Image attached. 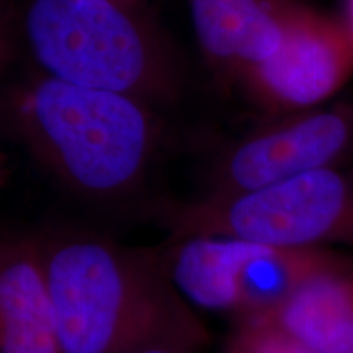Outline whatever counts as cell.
<instances>
[{
    "label": "cell",
    "mask_w": 353,
    "mask_h": 353,
    "mask_svg": "<svg viewBox=\"0 0 353 353\" xmlns=\"http://www.w3.org/2000/svg\"><path fill=\"white\" fill-rule=\"evenodd\" d=\"M59 353L205 345L203 322L154 255L82 231L38 236Z\"/></svg>",
    "instance_id": "1"
},
{
    "label": "cell",
    "mask_w": 353,
    "mask_h": 353,
    "mask_svg": "<svg viewBox=\"0 0 353 353\" xmlns=\"http://www.w3.org/2000/svg\"><path fill=\"white\" fill-rule=\"evenodd\" d=\"M7 118L44 169L77 195L100 201L143 182L161 139L156 108L44 74L13 94Z\"/></svg>",
    "instance_id": "2"
},
{
    "label": "cell",
    "mask_w": 353,
    "mask_h": 353,
    "mask_svg": "<svg viewBox=\"0 0 353 353\" xmlns=\"http://www.w3.org/2000/svg\"><path fill=\"white\" fill-rule=\"evenodd\" d=\"M21 32L41 74L72 85L175 103L185 65L139 0H30Z\"/></svg>",
    "instance_id": "3"
},
{
    "label": "cell",
    "mask_w": 353,
    "mask_h": 353,
    "mask_svg": "<svg viewBox=\"0 0 353 353\" xmlns=\"http://www.w3.org/2000/svg\"><path fill=\"white\" fill-rule=\"evenodd\" d=\"M175 239L221 236L286 247H353V167H325L234 195H205L167 210Z\"/></svg>",
    "instance_id": "4"
},
{
    "label": "cell",
    "mask_w": 353,
    "mask_h": 353,
    "mask_svg": "<svg viewBox=\"0 0 353 353\" xmlns=\"http://www.w3.org/2000/svg\"><path fill=\"white\" fill-rule=\"evenodd\" d=\"M353 100L267 118L216 161L206 195H234L350 164Z\"/></svg>",
    "instance_id": "5"
},
{
    "label": "cell",
    "mask_w": 353,
    "mask_h": 353,
    "mask_svg": "<svg viewBox=\"0 0 353 353\" xmlns=\"http://www.w3.org/2000/svg\"><path fill=\"white\" fill-rule=\"evenodd\" d=\"M353 76V51L339 20L303 3L281 46L236 87L267 118L329 103Z\"/></svg>",
    "instance_id": "6"
},
{
    "label": "cell",
    "mask_w": 353,
    "mask_h": 353,
    "mask_svg": "<svg viewBox=\"0 0 353 353\" xmlns=\"http://www.w3.org/2000/svg\"><path fill=\"white\" fill-rule=\"evenodd\" d=\"M196 43L214 76L237 85L283 41L306 0H185Z\"/></svg>",
    "instance_id": "7"
},
{
    "label": "cell",
    "mask_w": 353,
    "mask_h": 353,
    "mask_svg": "<svg viewBox=\"0 0 353 353\" xmlns=\"http://www.w3.org/2000/svg\"><path fill=\"white\" fill-rule=\"evenodd\" d=\"M0 353H59L38 236H0Z\"/></svg>",
    "instance_id": "8"
},
{
    "label": "cell",
    "mask_w": 353,
    "mask_h": 353,
    "mask_svg": "<svg viewBox=\"0 0 353 353\" xmlns=\"http://www.w3.org/2000/svg\"><path fill=\"white\" fill-rule=\"evenodd\" d=\"M317 353H353V262L317 273L265 316Z\"/></svg>",
    "instance_id": "9"
},
{
    "label": "cell",
    "mask_w": 353,
    "mask_h": 353,
    "mask_svg": "<svg viewBox=\"0 0 353 353\" xmlns=\"http://www.w3.org/2000/svg\"><path fill=\"white\" fill-rule=\"evenodd\" d=\"M252 247L254 242L234 237H180L164 265L172 283L190 304L234 316L237 276Z\"/></svg>",
    "instance_id": "10"
},
{
    "label": "cell",
    "mask_w": 353,
    "mask_h": 353,
    "mask_svg": "<svg viewBox=\"0 0 353 353\" xmlns=\"http://www.w3.org/2000/svg\"><path fill=\"white\" fill-rule=\"evenodd\" d=\"M224 353H317L265 317L236 319Z\"/></svg>",
    "instance_id": "11"
},
{
    "label": "cell",
    "mask_w": 353,
    "mask_h": 353,
    "mask_svg": "<svg viewBox=\"0 0 353 353\" xmlns=\"http://www.w3.org/2000/svg\"><path fill=\"white\" fill-rule=\"evenodd\" d=\"M198 350L188 345H180V343H159V345H151L139 348L131 353H196Z\"/></svg>",
    "instance_id": "12"
},
{
    "label": "cell",
    "mask_w": 353,
    "mask_h": 353,
    "mask_svg": "<svg viewBox=\"0 0 353 353\" xmlns=\"http://www.w3.org/2000/svg\"><path fill=\"white\" fill-rule=\"evenodd\" d=\"M339 20H341L343 30H345L353 51V0H342V12Z\"/></svg>",
    "instance_id": "13"
}]
</instances>
